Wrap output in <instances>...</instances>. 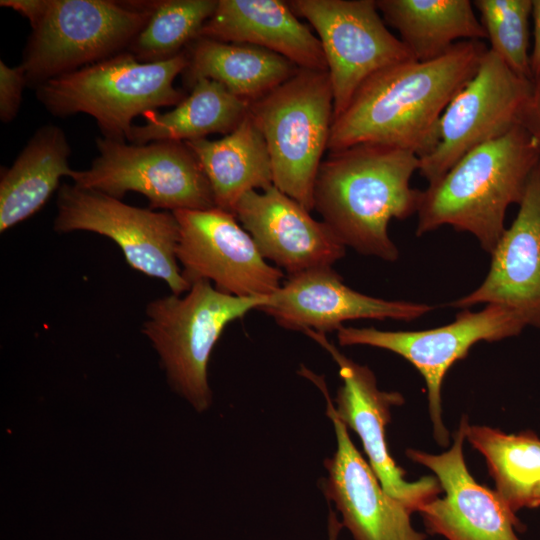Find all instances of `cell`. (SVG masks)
I'll return each mask as SVG.
<instances>
[{"instance_id":"obj_24","label":"cell","mask_w":540,"mask_h":540,"mask_svg":"<svg viewBox=\"0 0 540 540\" xmlns=\"http://www.w3.org/2000/svg\"><path fill=\"white\" fill-rule=\"evenodd\" d=\"M416 61H430L460 41H480L485 30L469 0H376Z\"/></svg>"},{"instance_id":"obj_16","label":"cell","mask_w":540,"mask_h":540,"mask_svg":"<svg viewBox=\"0 0 540 540\" xmlns=\"http://www.w3.org/2000/svg\"><path fill=\"white\" fill-rule=\"evenodd\" d=\"M301 375L323 393L326 413L334 426L337 448L324 462L328 476L323 489L340 512L343 527L355 540H427L425 534L413 528L411 512L384 491L371 466L354 446L347 426L335 413L324 377L306 367Z\"/></svg>"},{"instance_id":"obj_8","label":"cell","mask_w":540,"mask_h":540,"mask_svg":"<svg viewBox=\"0 0 540 540\" xmlns=\"http://www.w3.org/2000/svg\"><path fill=\"white\" fill-rule=\"evenodd\" d=\"M98 156L85 170H74V185L120 199L141 193L150 209L201 210L215 207L210 184L185 142L127 144L96 139Z\"/></svg>"},{"instance_id":"obj_31","label":"cell","mask_w":540,"mask_h":540,"mask_svg":"<svg viewBox=\"0 0 540 540\" xmlns=\"http://www.w3.org/2000/svg\"><path fill=\"white\" fill-rule=\"evenodd\" d=\"M531 15L534 22V43L530 53L532 78L540 72V0H532Z\"/></svg>"},{"instance_id":"obj_5","label":"cell","mask_w":540,"mask_h":540,"mask_svg":"<svg viewBox=\"0 0 540 540\" xmlns=\"http://www.w3.org/2000/svg\"><path fill=\"white\" fill-rule=\"evenodd\" d=\"M265 297L222 293L200 280L182 295L148 302L143 334L160 357L171 387L197 411L212 401L207 368L213 348L227 325L267 302Z\"/></svg>"},{"instance_id":"obj_23","label":"cell","mask_w":540,"mask_h":540,"mask_svg":"<svg viewBox=\"0 0 540 540\" xmlns=\"http://www.w3.org/2000/svg\"><path fill=\"white\" fill-rule=\"evenodd\" d=\"M186 53L188 64L183 73L188 87L200 78H208L251 104L299 70L279 54L244 43L199 37Z\"/></svg>"},{"instance_id":"obj_11","label":"cell","mask_w":540,"mask_h":540,"mask_svg":"<svg viewBox=\"0 0 540 540\" xmlns=\"http://www.w3.org/2000/svg\"><path fill=\"white\" fill-rule=\"evenodd\" d=\"M288 3L318 34L333 91L334 118L369 77L397 63L415 60L400 38L386 27L376 0Z\"/></svg>"},{"instance_id":"obj_27","label":"cell","mask_w":540,"mask_h":540,"mask_svg":"<svg viewBox=\"0 0 540 540\" xmlns=\"http://www.w3.org/2000/svg\"><path fill=\"white\" fill-rule=\"evenodd\" d=\"M218 0L146 1L150 17L127 51L141 62H158L182 52L196 39Z\"/></svg>"},{"instance_id":"obj_18","label":"cell","mask_w":540,"mask_h":540,"mask_svg":"<svg viewBox=\"0 0 540 540\" xmlns=\"http://www.w3.org/2000/svg\"><path fill=\"white\" fill-rule=\"evenodd\" d=\"M233 214L263 258L288 276L332 266L345 256L346 246L332 230L274 185L246 193Z\"/></svg>"},{"instance_id":"obj_20","label":"cell","mask_w":540,"mask_h":540,"mask_svg":"<svg viewBox=\"0 0 540 540\" xmlns=\"http://www.w3.org/2000/svg\"><path fill=\"white\" fill-rule=\"evenodd\" d=\"M200 37L258 46L300 69L327 71L321 43L281 0H218Z\"/></svg>"},{"instance_id":"obj_29","label":"cell","mask_w":540,"mask_h":540,"mask_svg":"<svg viewBox=\"0 0 540 540\" xmlns=\"http://www.w3.org/2000/svg\"><path fill=\"white\" fill-rule=\"evenodd\" d=\"M26 85L28 82L21 65L11 67L0 61V119L3 123H9L17 116Z\"/></svg>"},{"instance_id":"obj_4","label":"cell","mask_w":540,"mask_h":540,"mask_svg":"<svg viewBox=\"0 0 540 540\" xmlns=\"http://www.w3.org/2000/svg\"><path fill=\"white\" fill-rule=\"evenodd\" d=\"M187 64L186 50L158 62H141L126 50L38 85L36 96L51 114H88L103 137L125 141L136 116L186 97L174 80Z\"/></svg>"},{"instance_id":"obj_26","label":"cell","mask_w":540,"mask_h":540,"mask_svg":"<svg viewBox=\"0 0 540 540\" xmlns=\"http://www.w3.org/2000/svg\"><path fill=\"white\" fill-rule=\"evenodd\" d=\"M465 439L486 459L496 492L513 512L540 506V438L467 425Z\"/></svg>"},{"instance_id":"obj_28","label":"cell","mask_w":540,"mask_h":540,"mask_svg":"<svg viewBox=\"0 0 540 540\" xmlns=\"http://www.w3.org/2000/svg\"><path fill=\"white\" fill-rule=\"evenodd\" d=\"M490 47L519 76L532 80L529 17L532 0H475Z\"/></svg>"},{"instance_id":"obj_30","label":"cell","mask_w":540,"mask_h":540,"mask_svg":"<svg viewBox=\"0 0 540 540\" xmlns=\"http://www.w3.org/2000/svg\"><path fill=\"white\" fill-rule=\"evenodd\" d=\"M520 124L536 140L540 150V72L532 78V90Z\"/></svg>"},{"instance_id":"obj_6","label":"cell","mask_w":540,"mask_h":540,"mask_svg":"<svg viewBox=\"0 0 540 540\" xmlns=\"http://www.w3.org/2000/svg\"><path fill=\"white\" fill-rule=\"evenodd\" d=\"M249 114L270 155L273 185L307 210L334 119L328 71L300 69L253 102Z\"/></svg>"},{"instance_id":"obj_2","label":"cell","mask_w":540,"mask_h":540,"mask_svg":"<svg viewBox=\"0 0 540 540\" xmlns=\"http://www.w3.org/2000/svg\"><path fill=\"white\" fill-rule=\"evenodd\" d=\"M419 165L413 152L385 145L329 152L316 176L314 209L346 247L394 262L399 250L388 224L418 212L422 191L410 179Z\"/></svg>"},{"instance_id":"obj_22","label":"cell","mask_w":540,"mask_h":540,"mask_svg":"<svg viewBox=\"0 0 540 540\" xmlns=\"http://www.w3.org/2000/svg\"><path fill=\"white\" fill-rule=\"evenodd\" d=\"M197 158L210 184L215 207L233 214L248 192L273 185L266 142L248 114L229 134L185 142Z\"/></svg>"},{"instance_id":"obj_1","label":"cell","mask_w":540,"mask_h":540,"mask_svg":"<svg viewBox=\"0 0 540 540\" xmlns=\"http://www.w3.org/2000/svg\"><path fill=\"white\" fill-rule=\"evenodd\" d=\"M487 49L481 41H460L439 58L408 60L375 73L333 119L327 150L378 144L427 156L439 142L443 112L475 75Z\"/></svg>"},{"instance_id":"obj_7","label":"cell","mask_w":540,"mask_h":540,"mask_svg":"<svg viewBox=\"0 0 540 540\" xmlns=\"http://www.w3.org/2000/svg\"><path fill=\"white\" fill-rule=\"evenodd\" d=\"M150 14L146 1L43 0L20 64L28 84L126 51Z\"/></svg>"},{"instance_id":"obj_12","label":"cell","mask_w":540,"mask_h":540,"mask_svg":"<svg viewBox=\"0 0 540 540\" xmlns=\"http://www.w3.org/2000/svg\"><path fill=\"white\" fill-rule=\"evenodd\" d=\"M531 90V79L516 74L488 48L475 75L443 112L439 142L420 158V175L429 185L437 182L467 153L520 124Z\"/></svg>"},{"instance_id":"obj_19","label":"cell","mask_w":540,"mask_h":540,"mask_svg":"<svg viewBox=\"0 0 540 540\" xmlns=\"http://www.w3.org/2000/svg\"><path fill=\"white\" fill-rule=\"evenodd\" d=\"M480 303L505 306L526 326L540 328V162L530 175L516 218L491 253L485 280L449 306L468 309Z\"/></svg>"},{"instance_id":"obj_3","label":"cell","mask_w":540,"mask_h":540,"mask_svg":"<svg viewBox=\"0 0 540 540\" xmlns=\"http://www.w3.org/2000/svg\"><path fill=\"white\" fill-rule=\"evenodd\" d=\"M539 162V146L521 124L475 148L422 191L416 235L449 225L472 234L491 254L508 207L521 203Z\"/></svg>"},{"instance_id":"obj_15","label":"cell","mask_w":540,"mask_h":540,"mask_svg":"<svg viewBox=\"0 0 540 540\" xmlns=\"http://www.w3.org/2000/svg\"><path fill=\"white\" fill-rule=\"evenodd\" d=\"M467 416H462L446 452L429 454L407 449L413 462L434 472L444 497L419 509L427 531L447 540H521L516 530L523 526L515 512L496 491L479 484L470 474L463 454Z\"/></svg>"},{"instance_id":"obj_17","label":"cell","mask_w":540,"mask_h":540,"mask_svg":"<svg viewBox=\"0 0 540 540\" xmlns=\"http://www.w3.org/2000/svg\"><path fill=\"white\" fill-rule=\"evenodd\" d=\"M432 309L424 303L385 300L355 291L329 266L287 276L259 310L285 329L325 334L350 320L412 321Z\"/></svg>"},{"instance_id":"obj_10","label":"cell","mask_w":540,"mask_h":540,"mask_svg":"<svg viewBox=\"0 0 540 540\" xmlns=\"http://www.w3.org/2000/svg\"><path fill=\"white\" fill-rule=\"evenodd\" d=\"M525 327L522 318L513 310L487 304L478 312L461 309L452 323L433 329L384 331L373 327L342 326L337 330V339L341 346L376 347L409 361L425 380L434 436L445 446L449 437L442 421L441 387L450 367L464 359L474 344L513 337Z\"/></svg>"},{"instance_id":"obj_13","label":"cell","mask_w":540,"mask_h":540,"mask_svg":"<svg viewBox=\"0 0 540 540\" xmlns=\"http://www.w3.org/2000/svg\"><path fill=\"white\" fill-rule=\"evenodd\" d=\"M179 225L176 256L190 286L200 280L238 297H265L284 273L270 265L234 214L217 207L173 212Z\"/></svg>"},{"instance_id":"obj_14","label":"cell","mask_w":540,"mask_h":540,"mask_svg":"<svg viewBox=\"0 0 540 540\" xmlns=\"http://www.w3.org/2000/svg\"><path fill=\"white\" fill-rule=\"evenodd\" d=\"M305 335L320 345L336 362L343 381L338 388L334 406L337 417L354 430L361 439L369 465L384 491L402 503L411 513L438 497L442 488L436 477L426 476L407 481L390 452L385 427L390 422L391 409L403 404L398 392L382 391L371 369L344 355L324 333L311 329Z\"/></svg>"},{"instance_id":"obj_21","label":"cell","mask_w":540,"mask_h":540,"mask_svg":"<svg viewBox=\"0 0 540 540\" xmlns=\"http://www.w3.org/2000/svg\"><path fill=\"white\" fill-rule=\"evenodd\" d=\"M71 149L64 131L52 124L41 126L29 139L0 179V232L38 212L60 179L70 177Z\"/></svg>"},{"instance_id":"obj_25","label":"cell","mask_w":540,"mask_h":540,"mask_svg":"<svg viewBox=\"0 0 540 540\" xmlns=\"http://www.w3.org/2000/svg\"><path fill=\"white\" fill-rule=\"evenodd\" d=\"M191 92L174 109L143 115L145 123L133 125L127 140L133 144L156 141L187 142L214 133L229 134L249 114L251 103L208 78L196 80Z\"/></svg>"},{"instance_id":"obj_9","label":"cell","mask_w":540,"mask_h":540,"mask_svg":"<svg viewBox=\"0 0 540 540\" xmlns=\"http://www.w3.org/2000/svg\"><path fill=\"white\" fill-rule=\"evenodd\" d=\"M53 229L94 232L112 239L129 266L166 282L175 295L191 287L182 275L176 250L179 225L173 212L128 205L120 199L76 185L62 184Z\"/></svg>"},{"instance_id":"obj_32","label":"cell","mask_w":540,"mask_h":540,"mask_svg":"<svg viewBox=\"0 0 540 540\" xmlns=\"http://www.w3.org/2000/svg\"><path fill=\"white\" fill-rule=\"evenodd\" d=\"M342 528L343 525L338 520L336 513L330 510L328 517V540H337Z\"/></svg>"}]
</instances>
